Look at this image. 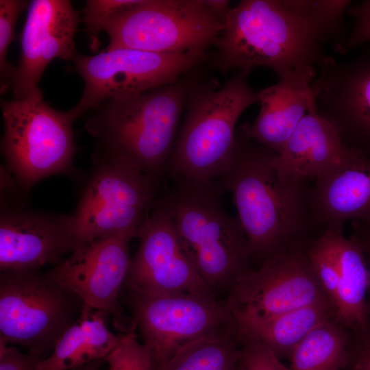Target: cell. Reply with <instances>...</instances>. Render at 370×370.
Instances as JSON below:
<instances>
[{
	"label": "cell",
	"mask_w": 370,
	"mask_h": 370,
	"mask_svg": "<svg viewBox=\"0 0 370 370\" xmlns=\"http://www.w3.org/2000/svg\"><path fill=\"white\" fill-rule=\"evenodd\" d=\"M135 236L121 234L78 246L47 271L56 282L76 295L84 308L111 314L120 332L134 331L119 303L132 257L130 243Z\"/></svg>",
	"instance_id": "13"
},
{
	"label": "cell",
	"mask_w": 370,
	"mask_h": 370,
	"mask_svg": "<svg viewBox=\"0 0 370 370\" xmlns=\"http://www.w3.org/2000/svg\"><path fill=\"white\" fill-rule=\"evenodd\" d=\"M349 330L331 317L314 327L289 358L291 370H343L349 356Z\"/></svg>",
	"instance_id": "24"
},
{
	"label": "cell",
	"mask_w": 370,
	"mask_h": 370,
	"mask_svg": "<svg viewBox=\"0 0 370 370\" xmlns=\"http://www.w3.org/2000/svg\"><path fill=\"white\" fill-rule=\"evenodd\" d=\"M314 67L289 71L274 85L259 92L260 110L251 123L240 127L247 138L278 153L314 102Z\"/></svg>",
	"instance_id": "19"
},
{
	"label": "cell",
	"mask_w": 370,
	"mask_h": 370,
	"mask_svg": "<svg viewBox=\"0 0 370 370\" xmlns=\"http://www.w3.org/2000/svg\"><path fill=\"white\" fill-rule=\"evenodd\" d=\"M237 370H239V368L238 367V369Z\"/></svg>",
	"instance_id": "36"
},
{
	"label": "cell",
	"mask_w": 370,
	"mask_h": 370,
	"mask_svg": "<svg viewBox=\"0 0 370 370\" xmlns=\"http://www.w3.org/2000/svg\"><path fill=\"white\" fill-rule=\"evenodd\" d=\"M206 51L155 53L133 49L78 52L71 61L84 82L83 93L68 112L75 121L106 100L173 83L207 59Z\"/></svg>",
	"instance_id": "10"
},
{
	"label": "cell",
	"mask_w": 370,
	"mask_h": 370,
	"mask_svg": "<svg viewBox=\"0 0 370 370\" xmlns=\"http://www.w3.org/2000/svg\"><path fill=\"white\" fill-rule=\"evenodd\" d=\"M173 182L163 199L180 244L213 293H228L253 260L238 219L224 208L225 190L217 179Z\"/></svg>",
	"instance_id": "3"
},
{
	"label": "cell",
	"mask_w": 370,
	"mask_h": 370,
	"mask_svg": "<svg viewBox=\"0 0 370 370\" xmlns=\"http://www.w3.org/2000/svg\"><path fill=\"white\" fill-rule=\"evenodd\" d=\"M190 82L180 79L101 103L85 123L97 141L95 153L123 160L163 181Z\"/></svg>",
	"instance_id": "4"
},
{
	"label": "cell",
	"mask_w": 370,
	"mask_h": 370,
	"mask_svg": "<svg viewBox=\"0 0 370 370\" xmlns=\"http://www.w3.org/2000/svg\"><path fill=\"white\" fill-rule=\"evenodd\" d=\"M348 1L243 0L230 8L212 45L219 69L248 75L266 66L279 76L314 67L332 42L343 52V16Z\"/></svg>",
	"instance_id": "1"
},
{
	"label": "cell",
	"mask_w": 370,
	"mask_h": 370,
	"mask_svg": "<svg viewBox=\"0 0 370 370\" xmlns=\"http://www.w3.org/2000/svg\"><path fill=\"white\" fill-rule=\"evenodd\" d=\"M84 308L74 293L40 269L0 274V340L41 359L51 353Z\"/></svg>",
	"instance_id": "8"
},
{
	"label": "cell",
	"mask_w": 370,
	"mask_h": 370,
	"mask_svg": "<svg viewBox=\"0 0 370 370\" xmlns=\"http://www.w3.org/2000/svg\"><path fill=\"white\" fill-rule=\"evenodd\" d=\"M27 1H0V79L1 93L11 88L15 66L7 60L9 47L14 39L15 26L20 14L29 6Z\"/></svg>",
	"instance_id": "26"
},
{
	"label": "cell",
	"mask_w": 370,
	"mask_h": 370,
	"mask_svg": "<svg viewBox=\"0 0 370 370\" xmlns=\"http://www.w3.org/2000/svg\"><path fill=\"white\" fill-rule=\"evenodd\" d=\"M238 348L235 322L182 346L158 370H237Z\"/></svg>",
	"instance_id": "25"
},
{
	"label": "cell",
	"mask_w": 370,
	"mask_h": 370,
	"mask_svg": "<svg viewBox=\"0 0 370 370\" xmlns=\"http://www.w3.org/2000/svg\"><path fill=\"white\" fill-rule=\"evenodd\" d=\"M331 317H335V311L331 303L325 301L269 317L233 319L238 328L254 335L281 359L289 358L314 327Z\"/></svg>",
	"instance_id": "23"
},
{
	"label": "cell",
	"mask_w": 370,
	"mask_h": 370,
	"mask_svg": "<svg viewBox=\"0 0 370 370\" xmlns=\"http://www.w3.org/2000/svg\"><path fill=\"white\" fill-rule=\"evenodd\" d=\"M332 125L316 112L314 102L275 158L280 173L310 182L352 159Z\"/></svg>",
	"instance_id": "21"
},
{
	"label": "cell",
	"mask_w": 370,
	"mask_h": 370,
	"mask_svg": "<svg viewBox=\"0 0 370 370\" xmlns=\"http://www.w3.org/2000/svg\"><path fill=\"white\" fill-rule=\"evenodd\" d=\"M1 206V272L54 267L77 247L71 214L35 210L13 199Z\"/></svg>",
	"instance_id": "17"
},
{
	"label": "cell",
	"mask_w": 370,
	"mask_h": 370,
	"mask_svg": "<svg viewBox=\"0 0 370 370\" xmlns=\"http://www.w3.org/2000/svg\"><path fill=\"white\" fill-rule=\"evenodd\" d=\"M351 225L352 231L351 236L360 243L370 271V223L352 221ZM368 305L370 313V287L368 293Z\"/></svg>",
	"instance_id": "33"
},
{
	"label": "cell",
	"mask_w": 370,
	"mask_h": 370,
	"mask_svg": "<svg viewBox=\"0 0 370 370\" xmlns=\"http://www.w3.org/2000/svg\"><path fill=\"white\" fill-rule=\"evenodd\" d=\"M238 338L239 370H291L249 332L238 328Z\"/></svg>",
	"instance_id": "28"
},
{
	"label": "cell",
	"mask_w": 370,
	"mask_h": 370,
	"mask_svg": "<svg viewBox=\"0 0 370 370\" xmlns=\"http://www.w3.org/2000/svg\"><path fill=\"white\" fill-rule=\"evenodd\" d=\"M312 84L317 113L349 149L370 156V47L347 61L328 55Z\"/></svg>",
	"instance_id": "15"
},
{
	"label": "cell",
	"mask_w": 370,
	"mask_h": 370,
	"mask_svg": "<svg viewBox=\"0 0 370 370\" xmlns=\"http://www.w3.org/2000/svg\"><path fill=\"white\" fill-rule=\"evenodd\" d=\"M1 106L3 165L23 195L46 177L74 173L75 120L67 111L49 106L41 90L25 99L3 101Z\"/></svg>",
	"instance_id": "6"
},
{
	"label": "cell",
	"mask_w": 370,
	"mask_h": 370,
	"mask_svg": "<svg viewBox=\"0 0 370 370\" xmlns=\"http://www.w3.org/2000/svg\"><path fill=\"white\" fill-rule=\"evenodd\" d=\"M307 251L336 320L349 331L366 328L370 323V271L358 241L325 230L310 239Z\"/></svg>",
	"instance_id": "16"
},
{
	"label": "cell",
	"mask_w": 370,
	"mask_h": 370,
	"mask_svg": "<svg viewBox=\"0 0 370 370\" xmlns=\"http://www.w3.org/2000/svg\"><path fill=\"white\" fill-rule=\"evenodd\" d=\"M101 360L95 361L90 363L86 366L77 369V370H97L99 367V362Z\"/></svg>",
	"instance_id": "35"
},
{
	"label": "cell",
	"mask_w": 370,
	"mask_h": 370,
	"mask_svg": "<svg viewBox=\"0 0 370 370\" xmlns=\"http://www.w3.org/2000/svg\"><path fill=\"white\" fill-rule=\"evenodd\" d=\"M137 0H88L83 9L86 31L89 37L90 48L99 47V33L104 30L108 19L116 12L136 3Z\"/></svg>",
	"instance_id": "29"
},
{
	"label": "cell",
	"mask_w": 370,
	"mask_h": 370,
	"mask_svg": "<svg viewBox=\"0 0 370 370\" xmlns=\"http://www.w3.org/2000/svg\"><path fill=\"white\" fill-rule=\"evenodd\" d=\"M137 237L139 246L132 257L125 283L128 291L216 297L184 254L163 194L141 226Z\"/></svg>",
	"instance_id": "14"
},
{
	"label": "cell",
	"mask_w": 370,
	"mask_h": 370,
	"mask_svg": "<svg viewBox=\"0 0 370 370\" xmlns=\"http://www.w3.org/2000/svg\"><path fill=\"white\" fill-rule=\"evenodd\" d=\"M343 370H370V323L364 330L349 331L348 361Z\"/></svg>",
	"instance_id": "30"
},
{
	"label": "cell",
	"mask_w": 370,
	"mask_h": 370,
	"mask_svg": "<svg viewBox=\"0 0 370 370\" xmlns=\"http://www.w3.org/2000/svg\"><path fill=\"white\" fill-rule=\"evenodd\" d=\"M277 153L239 131L233 157L217 179L232 194L252 260L260 265L321 232L310 205L312 185L282 175L275 166Z\"/></svg>",
	"instance_id": "2"
},
{
	"label": "cell",
	"mask_w": 370,
	"mask_h": 370,
	"mask_svg": "<svg viewBox=\"0 0 370 370\" xmlns=\"http://www.w3.org/2000/svg\"><path fill=\"white\" fill-rule=\"evenodd\" d=\"M347 13L354 20V27L345 45V50L370 42V0L349 6Z\"/></svg>",
	"instance_id": "31"
},
{
	"label": "cell",
	"mask_w": 370,
	"mask_h": 370,
	"mask_svg": "<svg viewBox=\"0 0 370 370\" xmlns=\"http://www.w3.org/2000/svg\"><path fill=\"white\" fill-rule=\"evenodd\" d=\"M40 360L0 340V370H34Z\"/></svg>",
	"instance_id": "32"
},
{
	"label": "cell",
	"mask_w": 370,
	"mask_h": 370,
	"mask_svg": "<svg viewBox=\"0 0 370 370\" xmlns=\"http://www.w3.org/2000/svg\"><path fill=\"white\" fill-rule=\"evenodd\" d=\"M309 241L271 256L233 286L225 300L234 318L269 317L329 301L308 258Z\"/></svg>",
	"instance_id": "12"
},
{
	"label": "cell",
	"mask_w": 370,
	"mask_h": 370,
	"mask_svg": "<svg viewBox=\"0 0 370 370\" xmlns=\"http://www.w3.org/2000/svg\"><path fill=\"white\" fill-rule=\"evenodd\" d=\"M309 201L321 231L343 232L349 221L370 223V156L358 153L316 179Z\"/></svg>",
	"instance_id": "20"
},
{
	"label": "cell",
	"mask_w": 370,
	"mask_h": 370,
	"mask_svg": "<svg viewBox=\"0 0 370 370\" xmlns=\"http://www.w3.org/2000/svg\"><path fill=\"white\" fill-rule=\"evenodd\" d=\"M207 7L219 18L225 19L230 10V1L224 0H204Z\"/></svg>",
	"instance_id": "34"
},
{
	"label": "cell",
	"mask_w": 370,
	"mask_h": 370,
	"mask_svg": "<svg viewBox=\"0 0 370 370\" xmlns=\"http://www.w3.org/2000/svg\"><path fill=\"white\" fill-rule=\"evenodd\" d=\"M83 308L79 318L62 334L52 352L36 363L34 370L77 369L106 360L119 334L107 328L106 314Z\"/></svg>",
	"instance_id": "22"
},
{
	"label": "cell",
	"mask_w": 370,
	"mask_h": 370,
	"mask_svg": "<svg viewBox=\"0 0 370 370\" xmlns=\"http://www.w3.org/2000/svg\"><path fill=\"white\" fill-rule=\"evenodd\" d=\"M127 301L154 370L186 344L235 323L225 300L217 297L128 291Z\"/></svg>",
	"instance_id": "11"
},
{
	"label": "cell",
	"mask_w": 370,
	"mask_h": 370,
	"mask_svg": "<svg viewBox=\"0 0 370 370\" xmlns=\"http://www.w3.org/2000/svg\"><path fill=\"white\" fill-rule=\"evenodd\" d=\"M237 72L221 87L190 82L186 114L168 164L166 177L177 180L218 179L236 147L235 127L242 113L259 103V92Z\"/></svg>",
	"instance_id": "5"
},
{
	"label": "cell",
	"mask_w": 370,
	"mask_h": 370,
	"mask_svg": "<svg viewBox=\"0 0 370 370\" xmlns=\"http://www.w3.org/2000/svg\"><path fill=\"white\" fill-rule=\"evenodd\" d=\"M93 158L92 173L71 213L77 245L121 234L137 237L164 191L163 181L123 160L97 153Z\"/></svg>",
	"instance_id": "7"
},
{
	"label": "cell",
	"mask_w": 370,
	"mask_h": 370,
	"mask_svg": "<svg viewBox=\"0 0 370 370\" xmlns=\"http://www.w3.org/2000/svg\"><path fill=\"white\" fill-rule=\"evenodd\" d=\"M106 361L108 370H154L148 349L140 343L134 331L119 334L116 345Z\"/></svg>",
	"instance_id": "27"
},
{
	"label": "cell",
	"mask_w": 370,
	"mask_h": 370,
	"mask_svg": "<svg viewBox=\"0 0 370 370\" xmlns=\"http://www.w3.org/2000/svg\"><path fill=\"white\" fill-rule=\"evenodd\" d=\"M78 12L68 0H34L28 6L21 39V53L11 88L22 99L40 90L38 83L55 58L71 60L77 53L75 36Z\"/></svg>",
	"instance_id": "18"
},
{
	"label": "cell",
	"mask_w": 370,
	"mask_h": 370,
	"mask_svg": "<svg viewBox=\"0 0 370 370\" xmlns=\"http://www.w3.org/2000/svg\"><path fill=\"white\" fill-rule=\"evenodd\" d=\"M223 27L204 0H137L106 23L110 42L104 50L206 51Z\"/></svg>",
	"instance_id": "9"
}]
</instances>
